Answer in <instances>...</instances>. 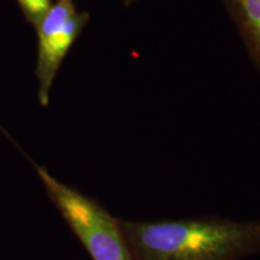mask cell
I'll return each instance as SVG.
<instances>
[{
    "instance_id": "1",
    "label": "cell",
    "mask_w": 260,
    "mask_h": 260,
    "mask_svg": "<svg viewBox=\"0 0 260 260\" xmlns=\"http://www.w3.org/2000/svg\"><path fill=\"white\" fill-rule=\"evenodd\" d=\"M118 223L133 260H241L260 252V220L210 216Z\"/></svg>"
},
{
    "instance_id": "2",
    "label": "cell",
    "mask_w": 260,
    "mask_h": 260,
    "mask_svg": "<svg viewBox=\"0 0 260 260\" xmlns=\"http://www.w3.org/2000/svg\"><path fill=\"white\" fill-rule=\"evenodd\" d=\"M45 190L92 260H133L118 218L98 201L68 186L40 165H34Z\"/></svg>"
},
{
    "instance_id": "3",
    "label": "cell",
    "mask_w": 260,
    "mask_h": 260,
    "mask_svg": "<svg viewBox=\"0 0 260 260\" xmlns=\"http://www.w3.org/2000/svg\"><path fill=\"white\" fill-rule=\"evenodd\" d=\"M90 21V15L77 10L75 0H54L35 27L38 32L37 79L39 102L50 103V93L58 71L71 47Z\"/></svg>"
},
{
    "instance_id": "4",
    "label": "cell",
    "mask_w": 260,
    "mask_h": 260,
    "mask_svg": "<svg viewBox=\"0 0 260 260\" xmlns=\"http://www.w3.org/2000/svg\"><path fill=\"white\" fill-rule=\"evenodd\" d=\"M249 59L260 73V0H222Z\"/></svg>"
},
{
    "instance_id": "5",
    "label": "cell",
    "mask_w": 260,
    "mask_h": 260,
    "mask_svg": "<svg viewBox=\"0 0 260 260\" xmlns=\"http://www.w3.org/2000/svg\"><path fill=\"white\" fill-rule=\"evenodd\" d=\"M16 2L28 23L35 28L42 17L46 15L54 0H16Z\"/></svg>"
},
{
    "instance_id": "6",
    "label": "cell",
    "mask_w": 260,
    "mask_h": 260,
    "mask_svg": "<svg viewBox=\"0 0 260 260\" xmlns=\"http://www.w3.org/2000/svg\"><path fill=\"white\" fill-rule=\"evenodd\" d=\"M122 2H123V4H124L125 6H130V5L135 4V3L141 2V0H122Z\"/></svg>"
}]
</instances>
